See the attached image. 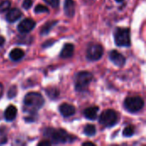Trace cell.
I'll return each mask as SVG.
<instances>
[{"mask_svg":"<svg viewBox=\"0 0 146 146\" xmlns=\"http://www.w3.org/2000/svg\"><path fill=\"white\" fill-rule=\"evenodd\" d=\"M44 104V100L40 93L29 92L24 98V110L29 113L38 111Z\"/></svg>","mask_w":146,"mask_h":146,"instance_id":"obj_1","label":"cell"},{"mask_svg":"<svg viewBox=\"0 0 146 146\" xmlns=\"http://www.w3.org/2000/svg\"><path fill=\"white\" fill-rule=\"evenodd\" d=\"M44 135L50 139L53 144H66L74 140L73 137L62 129L47 128L44 131Z\"/></svg>","mask_w":146,"mask_h":146,"instance_id":"obj_2","label":"cell"},{"mask_svg":"<svg viewBox=\"0 0 146 146\" xmlns=\"http://www.w3.org/2000/svg\"><path fill=\"white\" fill-rule=\"evenodd\" d=\"M92 78L93 76L90 72H80L75 79V90L80 92H85L92 80Z\"/></svg>","mask_w":146,"mask_h":146,"instance_id":"obj_3","label":"cell"},{"mask_svg":"<svg viewBox=\"0 0 146 146\" xmlns=\"http://www.w3.org/2000/svg\"><path fill=\"white\" fill-rule=\"evenodd\" d=\"M115 41L118 46H129L131 43L129 29L122 27L116 28L115 32Z\"/></svg>","mask_w":146,"mask_h":146,"instance_id":"obj_4","label":"cell"},{"mask_svg":"<svg viewBox=\"0 0 146 146\" xmlns=\"http://www.w3.org/2000/svg\"><path fill=\"white\" fill-rule=\"evenodd\" d=\"M117 121H118L117 114L113 110H104L99 117V122L104 127H113L117 123Z\"/></svg>","mask_w":146,"mask_h":146,"instance_id":"obj_5","label":"cell"},{"mask_svg":"<svg viewBox=\"0 0 146 146\" xmlns=\"http://www.w3.org/2000/svg\"><path fill=\"white\" fill-rule=\"evenodd\" d=\"M144 100L139 97H132L125 100V108L131 113H136L141 110L144 107Z\"/></svg>","mask_w":146,"mask_h":146,"instance_id":"obj_6","label":"cell"},{"mask_svg":"<svg viewBox=\"0 0 146 146\" xmlns=\"http://www.w3.org/2000/svg\"><path fill=\"white\" fill-rule=\"evenodd\" d=\"M104 54V48L101 44H91L86 51V56L90 61L99 60Z\"/></svg>","mask_w":146,"mask_h":146,"instance_id":"obj_7","label":"cell"},{"mask_svg":"<svg viewBox=\"0 0 146 146\" xmlns=\"http://www.w3.org/2000/svg\"><path fill=\"white\" fill-rule=\"evenodd\" d=\"M34 27H35V21L33 20H32V19L27 18V19H24L22 21L20 22L17 28H18L20 33H27L30 31H32Z\"/></svg>","mask_w":146,"mask_h":146,"instance_id":"obj_8","label":"cell"},{"mask_svg":"<svg viewBox=\"0 0 146 146\" xmlns=\"http://www.w3.org/2000/svg\"><path fill=\"white\" fill-rule=\"evenodd\" d=\"M110 58L114 62L115 65L119 66V67H122L125 64V62H126L125 57L121 53H119L117 50H112L110 53Z\"/></svg>","mask_w":146,"mask_h":146,"instance_id":"obj_9","label":"cell"},{"mask_svg":"<svg viewBox=\"0 0 146 146\" xmlns=\"http://www.w3.org/2000/svg\"><path fill=\"white\" fill-rule=\"evenodd\" d=\"M59 110L62 115H63L64 117H69L75 114V108L68 104H61V106L59 107Z\"/></svg>","mask_w":146,"mask_h":146,"instance_id":"obj_10","label":"cell"},{"mask_svg":"<svg viewBox=\"0 0 146 146\" xmlns=\"http://www.w3.org/2000/svg\"><path fill=\"white\" fill-rule=\"evenodd\" d=\"M64 12L67 16L72 17L75 12V3L74 0H65L64 2Z\"/></svg>","mask_w":146,"mask_h":146,"instance_id":"obj_11","label":"cell"},{"mask_svg":"<svg viewBox=\"0 0 146 146\" xmlns=\"http://www.w3.org/2000/svg\"><path fill=\"white\" fill-rule=\"evenodd\" d=\"M21 11L19 9L14 8L8 12V14L6 15V20L9 22L12 23V22H15V21H17L19 18H21Z\"/></svg>","mask_w":146,"mask_h":146,"instance_id":"obj_12","label":"cell"},{"mask_svg":"<svg viewBox=\"0 0 146 146\" xmlns=\"http://www.w3.org/2000/svg\"><path fill=\"white\" fill-rule=\"evenodd\" d=\"M74 47L72 44H69V43L66 44L61 51V54H60L61 57H62V58L71 57L74 55Z\"/></svg>","mask_w":146,"mask_h":146,"instance_id":"obj_13","label":"cell"},{"mask_svg":"<svg viewBox=\"0 0 146 146\" xmlns=\"http://www.w3.org/2000/svg\"><path fill=\"white\" fill-rule=\"evenodd\" d=\"M16 115H17V110L14 105H9L4 112V117L8 121H13L15 118Z\"/></svg>","mask_w":146,"mask_h":146,"instance_id":"obj_14","label":"cell"},{"mask_svg":"<svg viewBox=\"0 0 146 146\" xmlns=\"http://www.w3.org/2000/svg\"><path fill=\"white\" fill-rule=\"evenodd\" d=\"M98 107H90L84 110V115L88 120H95L98 117Z\"/></svg>","mask_w":146,"mask_h":146,"instance_id":"obj_15","label":"cell"},{"mask_svg":"<svg viewBox=\"0 0 146 146\" xmlns=\"http://www.w3.org/2000/svg\"><path fill=\"white\" fill-rule=\"evenodd\" d=\"M24 51L21 49L16 48V49H13L11 50V52L9 53V57L13 60V61H18L20 59H21L24 56Z\"/></svg>","mask_w":146,"mask_h":146,"instance_id":"obj_16","label":"cell"},{"mask_svg":"<svg viewBox=\"0 0 146 146\" xmlns=\"http://www.w3.org/2000/svg\"><path fill=\"white\" fill-rule=\"evenodd\" d=\"M57 23L56 21H49L47 23H45V25H44V27L41 29V34H47L50 29Z\"/></svg>","mask_w":146,"mask_h":146,"instance_id":"obj_17","label":"cell"},{"mask_svg":"<svg viewBox=\"0 0 146 146\" xmlns=\"http://www.w3.org/2000/svg\"><path fill=\"white\" fill-rule=\"evenodd\" d=\"M84 133L86 136H93L96 133V127L94 125L92 124H88L86 126L85 129H84Z\"/></svg>","mask_w":146,"mask_h":146,"instance_id":"obj_18","label":"cell"},{"mask_svg":"<svg viewBox=\"0 0 146 146\" xmlns=\"http://www.w3.org/2000/svg\"><path fill=\"white\" fill-rule=\"evenodd\" d=\"M135 129L133 126H128L127 127H125V129L123 130V135L125 137H131L134 134Z\"/></svg>","mask_w":146,"mask_h":146,"instance_id":"obj_19","label":"cell"},{"mask_svg":"<svg viewBox=\"0 0 146 146\" xmlns=\"http://www.w3.org/2000/svg\"><path fill=\"white\" fill-rule=\"evenodd\" d=\"M46 91H47V92H46L47 95H48L50 98H53V99H54L55 98H56V97L59 95L58 90H56V89H55V88H49V89H47Z\"/></svg>","mask_w":146,"mask_h":146,"instance_id":"obj_20","label":"cell"},{"mask_svg":"<svg viewBox=\"0 0 146 146\" xmlns=\"http://www.w3.org/2000/svg\"><path fill=\"white\" fill-rule=\"evenodd\" d=\"M10 7V2L8 0H4L0 3V12H3Z\"/></svg>","mask_w":146,"mask_h":146,"instance_id":"obj_21","label":"cell"},{"mask_svg":"<svg viewBox=\"0 0 146 146\" xmlns=\"http://www.w3.org/2000/svg\"><path fill=\"white\" fill-rule=\"evenodd\" d=\"M7 142V136H6V133L4 132L3 128L0 129V145L5 144Z\"/></svg>","mask_w":146,"mask_h":146,"instance_id":"obj_22","label":"cell"},{"mask_svg":"<svg viewBox=\"0 0 146 146\" xmlns=\"http://www.w3.org/2000/svg\"><path fill=\"white\" fill-rule=\"evenodd\" d=\"M48 11H49L48 9L45 6L41 5V4H38L35 8V12L36 13H44V12H48Z\"/></svg>","mask_w":146,"mask_h":146,"instance_id":"obj_23","label":"cell"},{"mask_svg":"<svg viewBox=\"0 0 146 146\" xmlns=\"http://www.w3.org/2000/svg\"><path fill=\"white\" fill-rule=\"evenodd\" d=\"M15 95H16V86H13L9 90L8 97H9V98H13Z\"/></svg>","mask_w":146,"mask_h":146,"instance_id":"obj_24","label":"cell"},{"mask_svg":"<svg viewBox=\"0 0 146 146\" xmlns=\"http://www.w3.org/2000/svg\"><path fill=\"white\" fill-rule=\"evenodd\" d=\"M48 4L52 6L53 8H57L59 6L60 0H44Z\"/></svg>","mask_w":146,"mask_h":146,"instance_id":"obj_25","label":"cell"},{"mask_svg":"<svg viewBox=\"0 0 146 146\" xmlns=\"http://www.w3.org/2000/svg\"><path fill=\"white\" fill-rule=\"evenodd\" d=\"M33 4V1L32 0H24L23 3H22V7L25 9H28L31 8Z\"/></svg>","mask_w":146,"mask_h":146,"instance_id":"obj_26","label":"cell"},{"mask_svg":"<svg viewBox=\"0 0 146 146\" xmlns=\"http://www.w3.org/2000/svg\"><path fill=\"white\" fill-rule=\"evenodd\" d=\"M38 145H50V142L49 141H42L38 143Z\"/></svg>","mask_w":146,"mask_h":146,"instance_id":"obj_27","label":"cell"},{"mask_svg":"<svg viewBox=\"0 0 146 146\" xmlns=\"http://www.w3.org/2000/svg\"><path fill=\"white\" fill-rule=\"evenodd\" d=\"M4 42H5L4 38H3V37H2V36H0V46H2V45L4 44Z\"/></svg>","mask_w":146,"mask_h":146,"instance_id":"obj_28","label":"cell"},{"mask_svg":"<svg viewBox=\"0 0 146 146\" xmlns=\"http://www.w3.org/2000/svg\"><path fill=\"white\" fill-rule=\"evenodd\" d=\"M83 145H95L93 143H92V142H85V143H83L82 144Z\"/></svg>","mask_w":146,"mask_h":146,"instance_id":"obj_29","label":"cell"},{"mask_svg":"<svg viewBox=\"0 0 146 146\" xmlns=\"http://www.w3.org/2000/svg\"><path fill=\"white\" fill-rule=\"evenodd\" d=\"M3 85L0 83V98H1V96H2V94H3Z\"/></svg>","mask_w":146,"mask_h":146,"instance_id":"obj_30","label":"cell"},{"mask_svg":"<svg viewBox=\"0 0 146 146\" xmlns=\"http://www.w3.org/2000/svg\"><path fill=\"white\" fill-rule=\"evenodd\" d=\"M115 1H117V2H119V3H121V2H122V1H124V0H115Z\"/></svg>","mask_w":146,"mask_h":146,"instance_id":"obj_31","label":"cell"}]
</instances>
